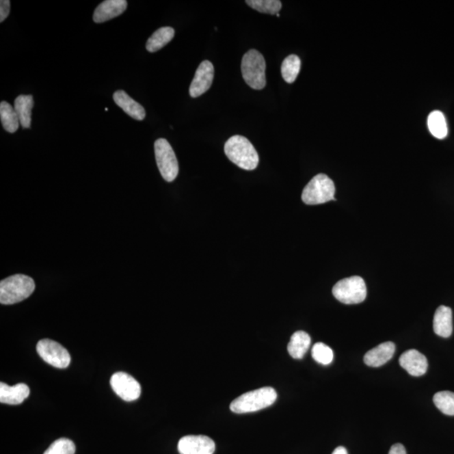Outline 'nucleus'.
I'll return each instance as SVG.
<instances>
[{
  "label": "nucleus",
  "instance_id": "c756f323",
  "mask_svg": "<svg viewBox=\"0 0 454 454\" xmlns=\"http://www.w3.org/2000/svg\"><path fill=\"white\" fill-rule=\"evenodd\" d=\"M332 454H349L347 453V449L344 446H338L336 448Z\"/></svg>",
  "mask_w": 454,
  "mask_h": 454
},
{
  "label": "nucleus",
  "instance_id": "f8f14e48",
  "mask_svg": "<svg viewBox=\"0 0 454 454\" xmlns=\"http://www.w3.org/2000/svg\"><path fill=\"white\" fill-rule=\"evenodd\" d=\"M399 362L409 375L415 377L424 375L428 368L427 358L416 349L405 351L399 360Z\"/></svg>",
  "mask_w": 454,
  "mask_h": 454
},
{
  "label": "nucleus",
  "instance_id": "6e6552de",
  "mask_svg": "<svg viewBox=\"0 0 454 454\" xmlns=\"http://www.w3.org/2000/svg\"><path fill=\"white\" fill-rule=\"evenodd\" d=\"M40 357L47 364L57 369L68 368L71 362V356L61 344L50 339L40 340L36 346Z\"/></svg>",
  "mask_w": 454,
  "mask_h": 454
},
{
  "label": "nucleus",
  "instance_id": "a878e982",
  "mask_svg": "<svg viewBox=\"0 0 454 454\" xmlns=\"http://www.w3.org/2000/svg\"><path fill=\"white\" fill-rule=\"evenodd\" d=\"M312 358L321 364H330L334 358L333 351L330 347L325 345L323 343H317L312 347Z\"/></svg>",
  "mask_w": 454,
  "mask_h": 454
},
{
  "label": "nucleus",
  "instance_id": "39448f33",
  "mask_svg": "<svg viewBox=\"0 0 454 454\" xmlns=\"http://www.w3.org/2000/svg\"><path fill=\"white\" fill-rule=\"evenodd\" d=\"M334 183L328 175L320 174L315 176L307 184L302 192L303 202L308 206H317L335 200Z\"/></svg>",
  "mask_w": 454,
  "mask_h": 454
},
{
  "label": "nucleus",
  "instance_id": "f3484780",
  "mask_svg": "<svg viewBox=\"0 0 454 454\" xmlns=\"http://www.w3.org/2000/svg\"><path fill=\"white\" fill-rule=\"evenodd\" d=\"M433 330L442 338H449L453 333V314L448 306H439L436 310L433 319Z\"/></svg>",
  "mask_w": 454,
  "mask_h": 454
},
{
  "label": "nucleus",
  "instance_id": "5701e85b",
  "mask_svg": "<svg viewBox=\"0 0 454 454\" xmlns=\"http://www.w3.org/2000/svg\"><path fill=\"white\" fill-rule=\"evenodd\" d=\"M300 68L302 61L296 55H291L285 58L281 66V73L284 81L288 83H294L299 75Z\"/></svg>",
  "mask_w": 454,
  "mask_h": 454
},
{
  "label": "nucleus",
  "instance_id": "bb28decb",
  "mask_svg": "<svg viewBox=\"0 0 454 454\" xmlns=\"http://www.w3.org/2000/svg\"><path fill=\"white\" fill-rule=\"evenodd\" d=\"M75 444L68 438H60L51 444L44 454H75Z\"/></svg>",
  "mask_w": 454,
  "mask_h": 454
},
{
  "label": "nucleus",
  "instance_id": "b1692460",
  "mask_svg": "<svg viewBox=\"0 0 454 454\" xmlns=\"http://www.w3.org/2000/svg\"><path fill=\"white\" fill-rule=\"evenodd\" d=\"M433 402L437 408L446 416H454V393L440 391L434 395Z\"/></svg>",
  "mask_w": 454,
  "mask_h": 454
},
{
  "label": "nucleus",
  "instance_id": "423d86ee",
  "mask_svg": "<svg viewBox=\"0 0 454 454\" xmlns=\"http://www.w3.org/2000/svg\"><path fill=\"white\" fill-rule=\"evenodd\" d=\"M332 294L340 302L353 305L364 302L367 287L360 276H353L340 280L332 289Z\"/></svg>",
  "mask_w": 454,
  "mask_h": 454
},
{
  "label": "nucleus",
  "instance_id": "c85d7f7f",
  "mask_svg": "<svg viewBox=\"0 0 454 454\" xmlns=\"http://www.w3.org/2000/svg\"><path fill=\"white\" fill-rule=\"evenodd\" d=\"M389 454H406L405 446L401 444H394L391 446Z\"/></svg>",
  "mask_w": 454,
  "mask_h": 454
},
{
  "label": "nucleus",
  "instance_id": "4be33fe9",
  "mask_svg": "<svg viewBox=\"0 0 454 454\" xmlns=\"http://www.w3.org/2000/svg\"><path fill=\"white\" fill-rule=\"evenodd\" d=\"M427 126L431 134L436 138L444 139L448 135V126L441 111H434L428 116Z\"/></svg>",
  "mask_w": 454,
  "mask_h": 454
},
{
  "label": "nucleus",
  "instance_id": "9b49d317",
  "mask_svg": "<svg viewBox=\"0 0 454 454\" xmlns=\"http://www.w3.org/2000/svg\"><path fill=\"white\" fill-rule=\"evenodd\" d=\"M214 80V66L210 61L201 62L197 68L189 88V94L192 98H197L207 92Z\"/></svg>",
  "mask_w": 454,
  "mask_h": 454
},
{
  "label": "nucleus",
  "instance_id": "4468645a",
  "mask_svg": "<svg viewBox=\"0 0 454 454\" xmlns=\"http://www.w3.org/2000/svg\"><path fill=\"white\" fill-rule=\"evenodd\" d=\"M395 345L392 342L379 344L365 354L364 360L369 367L378 368L386 364L394 356Z\"/></svg>",
  "mask_w": 454,
  "mask_h": 454
},
{
  "label": "nucleus",
  "instance_id": "9d476101",
  "mask_svg": "<svg viewBox=\"0 0 454 454\" xmlns=\"http://www.w3.org/2000/svg\"><path fill=\"white\" fill-rule=\"evenodd\" d=\"M178 449L181 454H213L215 444L214 441L206 436L189 435L179 440Z\"/></svg>",
  "mask_w": 454,
  "mask_h": 454
},
{
  "label": "nucleus",
  "instance_id": "dca6fc26",
  "mask_svg": "<svg viewBox=\"0 0 454 454\" xmlns=\"http://www.w3.org/2000/svg\"><path fill=\"white\" fill-rule=\"evenodd\" d=\"M113 101L122 108L131 118L137 120H144L146 117L145 109L130 97L124 91L118 90L113 94Z\"/></svg>",
  "mask_w": 454,
  "mask_h": 454
},
{
  "label": "nucleus",
  "instance_id": "f03ea898",
  "mask_svg": "<svg viewBox=\"0 0 454 454\" xmlns=\"http://www.w3.org/2000/svg\"><path fill=\"white\" fill-rule=\"evenodd\" d=\"M36 284L31 277L25 274H16L0 282V303L13 305L30 297Z\"/></svg>",
  "mask_w": 454,
  "mask_h": 454
},
{
  "label": "nucleus",
  "instance_id": "cd10ccee",
  "mask_svg": "<svg viewBox=\"0 0 454 454\" xmlns=\"http://www.w3.org/2000/svg\"><path fill=\"white\" fill-rule=\"evenodd\" d=\"M10 12V1L1 0L0 1V22H3L9 16Z\"/></svg>",
  "mask_w": 454,
  "mask_h": 454
},
{
  "label": "nucleus",
  "instance_id": "2eb2a0df",
  "mask_svg": "<svg viewBox=\"0 0 454 454\" xmlns=\"http://www.w3.org/2000/svg\"><path fill=\"white\" fill-rule=\"evenodd\" d=\"M30 395V388L21 383L10 386L5 383L0 384V402L7 405H20Z\"/></svg>",
  "mask_w": 454,
  "mask_h": 454
},
{
  "label": "nucleus",
  "instance_id": "412c9836",
  "mask_svg": "<svg viewBox=\"0 0 454 454\" xmlns=\"http://www.w3.org/2000/svg\"><path fill=\"white\" fill-rule=\"evenodd\" d=\"M0 120L6 131L10 133H14L19 129L20 120L16 109L5 101H2L0 104Z\"/></svg>",
  "mask_w": 454,
  "mask_h": 454
},
{
  "label": "nucleus",
  "instance_id": "ddd939ff",
  "mask_svg": "<svg viewBox=\"0 0 454 454\" xmlns=\"http://www.w3.org/2000/svg\"><path fill=\"white\" fill-rule=\"evenodd\" d=\"M126 8V0H106L94 10L93 20L95 23H103L120 16Z\"/></svg>",
  "mask_w": 454,
  "mask_h": 454
},
{
  "label": "nucleus",
  "instance_id": "393cba45",
  "mask_svg": "<svg viewBox=\"0 0 454 454\" xmlns=\"http://www.w3.org/2000/svg\"><path fill=\"white\" fill-rule=\"evenodd\" d=\"M247 5L260 13L277 14L282 8L279 0H248Z\"/></svg>",
  "mask_w": 454,
  "mask_h": 454
},
{
  "label": "nucleus",
  "instance_id": "0eeeda50",
  "mask_svg": "<svg viewBox=\"0 0 454 454\" xmlns=\"http://www.w3.org/2000/svg\"><path fill=\"white\" fill-rule=\"evenodd\" d=\"M155 150L161 175L167 182H173L177 178L179 171L174 149L166 139L160 138L155 142Z\"/></svg>",
  "mask_w": 454,
  "mask_h": 454
},
{
  "label": "nucleus",
  "instance_id": "1a4fd4ad",
  "mask_svg": "<svg viewBox=\"0 0 454 454\" xmlns=\"http://www.w3.org/2000/svg\"><path fill=\"white\" fill-rule=\"evenodd\" d=\"M111 386L115 393L124 401H134L140 397V384L126 373H113L111 379Z\"/></svg>",
  "mask_w": 454,
  "mask_h": 454
},
{
  "label": "nucleus",
  "instance_id": "6ab92c4d",
  "mask_svg": "<svg viewBox=\"0 0 454 454\" xmlns=\"http://www.w3.org/2000/svg\"><path fill=\"white\" fill-rule=\"evenodd\" d=\"M33 106H34V100L31 95H20L14 101V109L19 118L21 126L24 129L31 127Z\"/></svg>",
  "mask_w": 454,
  "mask_h": 454
},
{
  "label": "nucleus",
  "instance_id": "f257e3e1",
  "mask_svg": "<svg viewBox=\"0 0 454 454\" xmlns=\"http://www.w3.org/2000/svg\"><path fill=\"white\" fill-rule=\"evenodd\" d=\"M227 157L244 170H254L258 167L259 157L257 151L246 137L234 135L225 144Z\"/></svg>",
  "mask_w": 454,
  "mask_h": 454
},
{
  "label": "nucleus",
  "instance_id": "20e7f679",
  "mask_svg": "<svg viewBox=\"0 0 454 454\" xmlns=\"http://www.w3.org/2000/svg\"><path fill=\"white\" fill-rule=\"evenodd\" d=\"M266 62L257 50L252 49L241 61V73L245 82L252 89L261 90L266 86Z\"/></svg>",
  "mask_w": 454,
  "mask_h": 454
},
{
  "label": "nucleus",
  "instance_id": "a211bd4d",
  "mask_svg": "<svg viewBox=\"0 0 454 454\" xmlns=\"http://www.w3.org/2000/svg\"><path fill=\"white\" fill-rule=\"evenodd\" d=\"M310 338L308 333L299 331L292 335L291 340L288 344V351L289 355L295 360H302L308 351L310 345Z\"/></svg>",
  "mask_w": 454,
  "mask_h": 454
},
{
  "label": "nucleus",
  "instance_id": "aec40b11",
  "mask_svg": "<svg viewBox=\"0 0 454 454\" xmlns=\"http://www.w3.org/2000/svg\"><path fill=\"white\" fill-rule=\"evenodd\" d=\"M174 28L166 27L157 30L146 42V49L149 53H156L174 39Z\"/></svg>",
  "mask_w": 454,
  "mask_h": 454
},
{
  "label": "nucleus",
  "instance_id": "7ed1b4c3",
  "mask_svg": "<svg viewBox=\"0 0 454 454\" xmlns=\"http://www.w3.org/2000/svg\"><path fill=\"white\" fill-rule=\"evenodd\" d=\"M277 397L273 388L263 387L240 395L230 403V409L237 414L258 412L272 405L276 401Z\"/></svg>",
  "mask_w": 454,
  "mask_h": 454
}]
</instances>
